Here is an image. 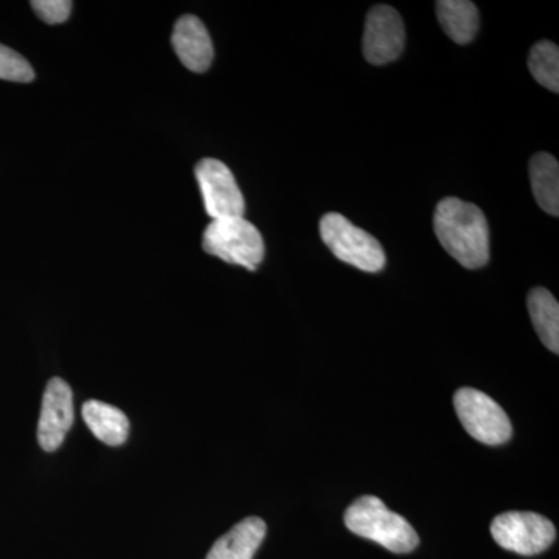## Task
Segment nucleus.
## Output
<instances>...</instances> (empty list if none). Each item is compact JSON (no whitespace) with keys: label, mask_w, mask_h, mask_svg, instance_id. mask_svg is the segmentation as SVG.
I'll return each instance as SVG.
<instances>
[{"label":"nucleus","mask_w":559,"mask_h":559,"mask_svg":"<svg viewBox=\"0 0 559 559\" xmlns=\"http://www.w3.org/2000/svg\"><path fill=\"white\" fill-rule=\"evenodd\" d=\"M433 230L444 250L466 270H479L488 263V221L477 205L457 198L440 201Z\"/></svg>","instance_id":"nucleus-1"},{"label":"nucleus","mask_w":559,"mask_h":559,"mask_svg":"<svg viewBox=\"0 0 559 559\" xmlns=\"http://www.w3.org/2000/svg\"><path fill=\"white\" fill-rule=\"evenodd\" d=\"M345 525L360 538L374 540L393 554H411L419 544L409 522L388 510L374 496H362L353 502L345 511Z\"/></svg>","instance_id":"nucleus-2"},{"label":"nucleus","mask_w":559,"mask_h":559,"mask_svg":"<svg viewBox=\"0 0 559 559\" xmlns=\"http://www.w3.org/2000/svg\"><path fill=\"white\" fill-rule=\"evenodd\" d=\"M202 248L210 255L248 271H257L266 252L260 230L245 218L212 221L202 237Z\"/></svg>","instance_id":"nucleus-3"},{"label":"nucleus","mask_w":559,"mask_h":559,"mask_svg":"<svg viewBox=\"0 0 559 559\" xmlns=\"http://www.w3.org/2000/svg\"><path fill=\"white\" fill-rule=\"evenodd\" d=\"M320 237L336 259L364 272H380L385 266L381 242L359 229L340 213H326L320 219Z\"/></svg>","instance_id":"nucleus-4"},{"label":"nucleus","mask_w":559,"mask_h":559,"mask_svg":"<svg viewBox=\"0 0 559 559\" xmlns=\"http://www.w3.org/2000/svg\"><path fill=\"white\" fill-rule=\"evenodd\" d=\"M460 423L473 439L489 447L507 443L513 428L509 415L487 393L463 388L454 395Z\"/></svg>","instance_id":"nucleus-5"},{"label":"nucleus","mask_w":559,"mask_h":559,"mask_svg":"<svg viewBox=\"0 0 559 559\" xmlns=\"http://www.w3.org/2000/svg\"><path fill=\"white\" fill-rule=\"evenodd\" d=\"M491 535L502 549L533 557L549 549L557 538V528L538 513L509 511L492 521Z\"/></svg>","instance_id":"nucleus-6"},{"label":"nucleus","mask_w":559,"mask_h":559,"mask_svg":"<svg viewBox=\"0 0 559 559\" xmlns=\"http://www.w3.org/2000/svg\"><path fill=\"white\" fill-rule=\"evenodd\" d=\"M194 175L200 183L205 212L212 221L245 216V198L226 164L216 159L201 160Z\"/></svg>","instance_id":"nucleus-7"},{"label":"nucleus","mask_w":559,"mask_h":559,"mask_svg":"<svg viewBox=\"0 0 559 559\" xmlns=\"http://www.w3.org/2000/svg\"><path fill=\"white\" fill-rule=\"evenodd\" d=\"M406 43V31L399 11L389 5L370 10L364 32L362 51L373 66H384L399 60Z\"/></svg>","instance_id":"nucleus-8"},{"label":"nucleus","mask_w":559,"mask_h":559,"mask_svg":"<svg viewBox=\"0 0 559 559\" xmlns=\"http://www.w3.org/2000/svg\"><path fill=\"white\" fill-rule=\"evenodd\" d=\"M73 423V393L61 378L47 384L43 396L38 425L39 447L46 452L57 451L68 436Z\"/></svg>","instance_id":"nucleus-9"},{"label":"nucleus","mask_w":559,"mask_h":559,"mask_svg":"<svg viewBox=\"0 0 559 559\" xmlns=\"http://www.w3.org/2000/svg\"><path fill=\"white\" fill-rule=\"evenodd\" d=\"M173 49L180 62L191 72H207L215 50L207 28L197 16H182L176 22L171 36Z\"/></svg>","instance_id":"nucleus-10"},{"label":"nucleus","mask_w":559,"mask_h":559,"mask_svg":"<svg viewBox=\"0 0 559 559\" xmlns=\"http://www.w3.org/2000/svg\"><path fill=\"white\" fill-rule=\"evenodd\" d=\"M264 536V521L257 516L246 518L213 544L205 559H253Z\"/></svg>","instance_id":"nucleus-11"},{"label":"nucleus","mask_w":559,"mask_h":559,"mask_svg":"<svg viewBox=\"0 0 559 559\" xmlns=\"http://www.w3.org/2000/svg\"><path fill=\"white\" fill-rule=\"evenodd\" d=\"M83 419L87 428L102 443L120 447L130 436V419L119 409L102 401H86L83 406Z\"/></svg>","instance_id":"nucleus-12"},{"label":"nucleus","mask_w":559,"mask_h":559,"mask_svg":"<svg viewBox=\"0 0 559 559\" xmlns=\"http://www.w3.org/2000/svg\"><path fill=\"white\" fill-rule=\"evenodd\" d=\"M437 17L444 33L462 46L469 44L479 32V10L469 0L437 2Z\"/></svg>","instance_id":"nucleus-13"},{"label":"nucleus","mask_w":559,"mask_h":559,"mask_svg":"<svg viewBox=\"0 0 559 559\" xmlns=\"http://www.w3.org/2000/svg\"><path fill=\"white\" fill-rule=\"evenodd\" d=\"M533 194L540 209L549 215H559V165L554 156L538 153L530 160Z\"/></svg>","instance_id":"nucleus-14"},{"label":"nucleus","mask_w":559,"mask_h":559,"mask_svg":"<svg viewBox=\"0 0 559 559\" xmlns=\"http://www.w3.org/2000/svg\"><path fill=\"white\" fill-rule=\"evenodd\" d=\"M528 312L540 342L550 352L559 353V305L546 288H535L528 294Z\"/></svg>","instance_id":"nucleus-15"},{"label":"nucleus","mask_w":559,"mask_h":559,"mask_svg":"<svg viewBox=\"0 0 559 559\" xmlns=\"http://www.w3.org/2000/svg\"><path fill=\"white\" fill-rule=\"evenodd\" d=\"M528 69L540 86L551 92L559 91V49L557 44L543 40L533 46L528 57Z\"/></svg>","instance_id":"nucleus-16"},{"label":"nucleus","mask_w":559,"mask_h":559,"mask_svg":"<svg viewBox=\"0 0 559 559\" xmlns=\"http://www.w3.org/2000/svg\"><path fill=\"white\" fill-rule=\"evenodd\" d=\"M0 80L13 83H32L35 80L31 62L3 44H0Z\"/></svg>","instance_id":"nucleus-17"},{"label":"nucleus","mask_w":559,"mask_h":559,"mask_svg":"<svg viewBox=\"0 0 559 559\" xmlns=\"http://www.w3.org/2000/svg\"><path fill=\"white\" fill-rule=\"evenodd\" d=\"M32 7L40 20L50 25L68 21L72 11V2L69 0H33Z\"/></svg>","instance_id":"nucleus-18"}]
</instances>
